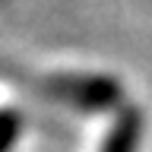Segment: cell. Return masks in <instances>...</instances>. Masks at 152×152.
Returning a JSON list of instances; mask_svg holds the SVG:
<instances>
[{"instance_id": "7a4b0ae2", "label": "cell", "mask_w": 152, "mask_h": 152, "mask_svg": "<svg viewBox=\"0 0 152 152\" xmlns=\"http://www.w3.org/2000/svg\"><path fill=\"white\" fill-rule=\"evenodd\" d=\"M140 136H142V114L136 108H127L111 124V130H108L98 152H136L140 149Z\"/></svg>"}, {"instance_id": "6da1fadb", "label": "cell", "mask_w": 152, "mask_h": 152, "mask_svg": "<svg viewBox=\"0 0 152 152\" xmlns=\"http://www.w3.org/2000/svg\"><path fill=\"white\" fill-rule=\"evenodd\" d=\"M54 102L79 108V111H108L121 102V83L111 76H95V73H64V76H48V92Z\"/></svg>"}, {"instance_id": "3957f363", "label": "cell", "mask_w": 152, "mask_h": 152, "mask_svg": "<svg viewBox=\"0 0 152 152\" xmlns=\"http://www.w3.org/2000/svg\"><path fill=\"white\" fill-rule=\"evenodd\" d=\"M22 130V117L13 108H0V152H10Z\"/></svg>"}]
</instances>
